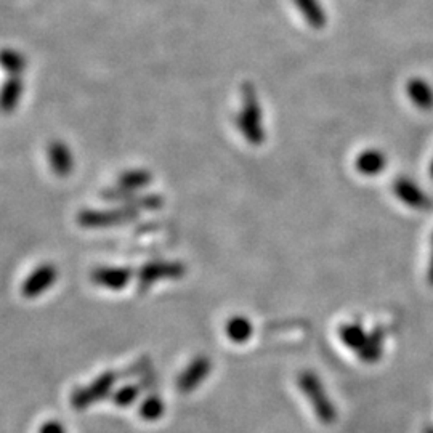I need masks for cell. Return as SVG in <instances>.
Wrapping results in <instances>:
<instances>
[{
  "mask_svg": "<svg viewBox=\"0 0 433 433\" xmlns=\"http://www.w3.org/2000/svg\"><path fill=\"white\" fill-rule=\"evenodd\" d=\"M135 398H137V390H135V389H126V390H122L121 395L118 397V403L127 404V403L133 402Z\"/></svg>",
  "mask_w": 433,
  "mask_h": 433,
  "instance_id": "44dd1931",
  "label": "cell"
},
{
  "mask_svg": "<svg viewBox=\"0 0 433 433\" xmlns=\"http://www.w3.org/2000/svg\"><path fill=\"white\" fill-rule=\"evenodd\" d=\"M241 109L236 118L239 132L252 146H260L265 141L263 113L258 103L257 92L250 82H244L241 87Z\"/></svg>",
  "mask_w": 433,
  "mask_h": 433,
  "instance_id": "6da1fadb",
  "label": "cell"
},
{
  "mask_svg": "<svg viewBox=\"0 0 433 433\" xmlns=\"http://www.w3.org/2000/svg\"><path fill=\"white\" fill-rule=\"evenodd\" d=\"M131 275L128 268H96L92 273V280L98 286L118 290L127 286V282L131 281Z\"/></svg>",
  "mask_w": 433,
  "mask_h": 433,
  "instance_id": "8fae6325",
  "label": "cell"
},
{
  "mask_svg": "<svg viewBox=\"0 0 433 433\" xmlns=\"http://www.w3.org/2000/svg\"><path fill=\"white\" fill-rule=\"evenodd\" d=\"M153 182V173L150 170L145 169H131L126 170L124 173H121V177L118 178V185L119 188L132 191V193H138L140 190H145Z\"/></svg>",
  "mask_w": 433,
  "mask_h": 433,
  "instance_id": "9a60e30c",
  "label": "cell"
},
{
  "mask_svg": "<svg viewBox=\"0 0 433 433\" xmlns=\"http://www.w3.org/2000/svg\"><path fill=\"white\" fill-rule=\"evenodd\" d=\"M138 215V209H135L128 204H122L119 208L106 210L86 209L77 217V222H79V225L83 226V228H108V226L132 222V220H137Z\"/></svg>",
  "mask_w": 433,
  "mask_h": 433,
  "instance_id": "3957f363",
  "label": "cell"
},
{
  "mask_svg": "<svg viewBox=\"0 0 433 433\" xmlns=\"http://www.w3.org/2000/svg\"><path fill=\"white\" fill-rule=\"evenodd\" d=\"M24 92L23 79L18 76H11L0 87V113L11 114L19 105Z\"/></svg>",
  "mask_w": 433,
  "mask_h": 433,
  "instance_id": "ba28073f",
  "label": "cell"
},
{
  "mask_svg": "<svg viewBox=\"0 0 433 433\" xmlns=\"http://www.w3.org/2000/svg\"><path fill=\"white\" fill-rule=\"evenodd\" d=\"M393 191H395V195L399 201L408 205V208L424 209L425 205L429 204V199L424 195L422 190L419 188L412 180L406 177L397 178L395 185H393Z\"/></svg>",
  "mask_w": 433,
  "mask_h": 433,
  "instance_id": "52a82bcc",
  "label": "cell"
},
{
  "mask_svg": "<svg viewBox=\"0 0 433 433\" xmlns=\"http://www.w3.org/2000/svg\"><path fill=\"white\" fill-rule=\"evenodd\" d=\"M164 406L159 399H150V402L143 404V409H141V414H143L146 419H156L161 414H163Z\"/></svg>",
  "mask_w": 433,
  "mask_h": 433,
  "instance_id": "ffe728a7",
  "label": "cell"
},
{
  "mask_svg": "<svg viewBox=\"0 0 433 433\" xmlns=\"http://www.w3.org/2000/svg\"><path fill=\"white\" fill-rule=\"evenodd\" d=\"M252 332H254V327H252V322L244 318V316H235L228 321L226 325V335H228L231 342L235 344H244L252 337Z\"/></svg>",
  "mask_w": 433,
  "mask_h": 433,
  "instance_id": "ac0fdd59",
  "label": "cell"
},
{
  "mask_svg": "<svg viewBox=\"0 0 433 433\" xmlns=\"http://www.w3.org/2000/svg\"><path fill=\"white\" fill-rule=\"evenodd\" d=\"M430 173H432V177H433V163H432V167H430Z\"/></svg>",
  "mask_w": 433,
  "mask_h": 433,
  "instance_id": "d4e9b609",
  "label": "cell"
},
{
  "mask_svg": "<svg viewBox=\"0 0 433 433\" xmlns=\"http://www.w3.org/2000/svg\"><path fill=\"white\" fill-rule=\"evenodd\" d=\"M28 61L21 51L13 49H2L0 50V68H2L6 74L11 76H21L24 73Z\"/></svg>",
  "mask_w": 433,
  "mask_h": 433,
  "instance_id": "2e32d148",
  "label": "cell"
},
{
  "mask_svg": "<svg viewBox=\"0 0 433 433\" xmlns=\"http://www.w3.org/2000/svg\"><path fill=\"white\" fill-rule=\"evenodd\" d=\"M294 4L310 28L315 31L326 28L327 16L326 11L322 10L320 0H294Z\"/></svg>",
  "mask_w": 433,
  "mask_h": 433,
  "instance_id": "7c38bea8",
  "label": "cell"
},
{
  "mask_svg": "<svg viewBox=\"0 0 433 433\" xmlns=\"http://www.w3.org/2000/svg\"><path fill=\"white\" fill-rule=\"evenodd\" d=\"M384 339H385L384 331H380V329H374L372 332L367 334L363 347H361L357 352L358 358L366 365L377 363V361L382 358V353H384Z\"/></svg>",
  "mask_w": 433,
  "mask_h": 433,
  "instance_id": "4fadbf2b",
  "label": "cell"
},
{
  "mask_svg": "<svg viewBox=\"0 0 433 433\" xmlns=\"http://www.w3.org/2000/svg\"><path fill=\"white\" fill-rule=\"evenodd\" d=\"M210 372V361L208 358H198L193 361L188 370L178 379V387L182 392H191L203 382Z\"/></svg>",
  "mask_w": 433,
  "mask_h": 433,
  "instance_id": "9c48e42d",
  "label": "cell"
},
{
  "mask_svg": "<svg viewBox=\"0 0 433 433\" xmlns=\"http://www.w3.org/2000/svg\"><path fill=\"white\" fill-rule=\"evenodd\" d=\"M406 93H408L412 105L419 109H432L433 108V87L422 79V77H412L406 83Z\"/></svg>",
  "mask_w": 433,
  "mask_h": 433,
  "instance_id": "30bf717a",
  "label": "cell"
},
{
  "mask_svg": "<svg viewBox=\"0 0 433 433\" xmlns=\"http://www.w3.org/2000/svg\"><path fill=\"white\" fill-rule=\"evenodd\" d=\"M113 385V376H105L103 379H100L98 382H96V389H103V390H109V387ZM95 393V390L93 389H90V390H87V392H83L82 395H79V402L76 403V406H86V404H88V403H92V402H96V399H98V395H93Z\"/></svg>",
  "mask_w": 433,
  "mask_h": 433,
  "instance_id": "d6986e66",
  "label": "cell"
},
{
  "mask_svg": "<svg viewBox=\"0 0 433 433\" xmlns=\"http://www.w3.org/2000/svg\"><path fill=\"white\" fill-rule=\"evenodd\" d=\"M429 282L430 286H433V236H432V257L429 263Z\"/></svg>",
  "mask_w": 433,
  "mask_h": 433,
  "instance_id": "603a6c76",
  "label": "cell"
},
{
  "mask_svg": "<svg viewBox=\"0 0 433 433\" xmlns=\"http://www.w3.org/2000/svg\"><path fill=\"white\" fill-rule=\"evenodd\" d=\"M297 384L308 403L312 404L315 416L321 424L332 425L337 421V409H335L332 399L329 398L322 380L313 371H302L297 377Z\"/></svg>",
  "mask_w": 433,
  "mask_h": 433,
  "instance_id": "7a4b0ae2",
  "label": "cell"
},
{
  "mask_svg": "<svg viewBox=\"0 0 433 433\" xmlns=\"http://www.w3.org/2000/svg\"><path fill=\"white\" fill-rule=\"evenodd\" d=\"M58 271L54 267V265L45 263L41 265V267L36 268L32 273L28 276V280L23 284V295L28 297V299H34V297H39L44 294L51 284L56 281Z\"/></svg>",
  "mask_w": 433,
  "mask_h": 433,
  "instance_id": "8992f818",
  "label": "cell"
},
{
  "mask_svg": "<svg viewBox=\"0 0 433 433\" xmlns=\"http://www.w3.org/2000/svg\"><path fill=\"white\" fill-rule=\"evenodd\" d=\"M42 433H64V432L58 424H49V425H45Z\"/></svg>",
  "mask_w": 433,
  "mask_h": 433,
  "instance_id": "7402d4cb",
  "label": "cell"
},
{
  "mask_svg": "<svg viewBox=\"0 0 433 433\" xmlns=\"http://www.w3.org/2000/svg\"><path fill=\"white\" fill-rule=\"evenodd\" d=\"M185 271V265L178 262H151L140 270V289H148L151 284L163 280V277H173V280H175V277H182Z\"/></svg>",
  "mask_w": 433,
  "mask_h": 433,
  "instance_id": "277c9868",
  "label": "cell"
},
{
  "mask_svg": "<svg viewBox=\"0 0 433 433\" xmlns=\"http://www.w3.org/2000/svg\"><path fill=\"white\" fill-rule=\"evenodd\" d=\"M339 337L344 344L357 353L361 347H363L365 340L367 337V332L360 322H348V325L340 326L339 329Z\"/></svg>",
  "mask_w": 433,
  "mask_h": 433,
  "instance_id": "e0dca14e",
  "label": "cell"
},
{
  "mask_svg": "<svg viewBox=\"0 0 433 433\" xmlns=\"http://www.w3.org/2000/svg\"><path fill=\"white\" fill-rule=\"evenodd\" d=\"M47 159L51 172L60 178H66L74 170L76 161L71 148L60 140L51 141L47 148Z\"/></svg>",
  "mask_w": 433,
  "mask_h": 433,
  "instance_id": "5b68a950",
  "label": "cell"
},
{
  "mask_svg": "<svg viewBox=\"0 0 433 433\" xmlns=\"http://www.w3.org/2000/svg\"><path fill=\"white\" fill-rule=\"evenodd\" d=\"M422 433H433V425H429V427H425L422 430Z\"/></svg>",
  "mask_w": 433,
  "mask_h": 433,
  "instance_id": "cb8c5ba5",
  "label": "cell"
},
{
  "mask_svg": "<svg viewBox=\"0 0 433 433\" xmlns=\"http://www.w3.org/2000/svg\"><path fill=\"white\" fill-rule=\"evenodd\" d=\"M355 165H357V170L361 175L372 177L385 169L387 158L380 150H366L358 154Z\"/></svg>",
  "mask_w": 433,
  "mask_h": 433,
  "instance_id": "5bb4252c",
  "label": "cell"
}]
</instances>
